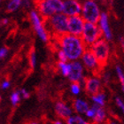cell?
Returning <instances> with one entry per match:
<instances>
[{"mask_svg": "<svg viewBox=\"0 0 124 124\" xmlns=\"http://www.w3.org/2000/svg\"><path fill=\"white\" fill-rule=\"evenodd\" d=\"M30 20L34 29L36 30L37 36L44 42L47 43L50 40V34L47 32L45 26L43 22V19L41 20L39 13L36 11L32 10L30 12Z\"/></svg>", "mask_w": 124, "mask_h": 124, "instance_id": "6", "label": "cell"}, {"mask_svg": "<svg viewBox=\"0 0 124 124\" xmlns=\"http://www.w3.org/2000/svg\"><path fill=\"white\" fill-rule=\"evenodd\" d=\"M102 36H103L102 32H101L98 24L85 22L84 29H83L81 37L87 48L92 46L96 42H98L99 39L102 38Z\"/></svg>", "mask_w": 124, "mask_h": 124, "instance_id": "5", "label": "cell"}, {"mask_svg": "<svg viewBox=\"0 0 124 124\" xmlns=\"http://www.w3.org/2000/svg\"><path fill=\"white\" fill-rule=\"evenodd\" d=\"M55 112L57 115L61 119L67 120L70 116H72L73 111L67 104L62 102V101H58L55 105Z\"/></svg>", "mask_w": 124, "mask_h": 124, "instance_id": "13", "label": "cell"}, {"mask_svg": "<svg viewBox=\"0 0 124 124\" xmlns=\"http://www.w3.org/2000/svg\"><path fill=\"white\" fill-rule=\"evenodd\" d=\"M115 103H116L117 106L121 109V111H122V114H124V102H123V100H122L121 98H119V97H116V98H115Z\"/></svg>", "mask_w": 124, "mask_h": 124, "instance_id": "26", "label": "cell"}, {"mask_svg": "<svg viewBox=\"0 0 124 124\" xmlns=\"http://www.w3.org/2000/svg\"><path fill=\"white\" fill-rule=\"evenodd\" d=\"M29 124H38V123H36V122H31V123H29Z\"/></svg>", "mask_w": 124, "mask_h": 124, "instance_id": "35", "label": "cell"}, {"mask_svg": "<svg viewBox=\"0 0 124 124\" xmlns=\"http://www.w3.org/2000/svg\"><path fill=\"white\" fill-rule=\"evenodd\" d=\"M81 59L83 61V65L85 67L86 69L92 73L94 75H97L99 73V71L102 70L97 58L93 54V52H91L90 48H87V50L84 52Z\"/></svg>", "mask_w": 124, "mask_h": 124, "instance_id": "7", "label": "cell"}, {"mask_svg": "<svg viewBox=\"0 0 124 124\" xmlns=\"http://www.w3.org/2000/svg\"><path fill=\"white\" fill-rule=\"evenodd\" d=\"M58 67L60 70L61 74L64 76L68 77V75L70 74V70H71V64L70 63H67V62H58Z\"/></svg>", "mask_w": 124, "mask_h": 124, "instance_id": "19", "label": "cell"}, {"mask_svg": "<svg viewBox=\"0 0 124 124\" xmlns=\"http://www.w3.org/2000/svg\"><path fill=\"white\" fill-rule=\"evenodd\" d=\"M106 94L100 91V92L96 94V95L91 96V100L93 101L94 104L103 107L105 106V104H106Z\"/></svg>", "mask_w": 124, "mask_h": 124, "instance_id": "17", "label": "cell"}, {"mask_svg": "<svg viewBox=\"0 0 124 124\" xmlns=\"http://www.w3.org/2000/svg\"><path fill=\"white\" fill-rule=\"evenodd\" d=\"M48 2L55 12V13H63V6H64L63 0H48Z\"/></svg>", "mask_w": 124, "mask_h": 124, "instance_id": "16", "label": "cell"}, {"mask_svg": "<svg viewBox=\"0 0 124 124\" xmlns=\"http://www.w3.org/2000/svg\"><path fill=\"white\" fill-rule=\"evenodd\" d=\"M21 100V92L20 91H14L11 95V102L13 104V106H17Z\"/></svg>", "mask_w": 124, "mask_h": 124, "instance_id": "22", "label": "cell"}, {"mask_svg": "<svg viewBox=\"0 0 124 124\" xmlns=\"http://www.w3.org/2000/svg\"><path fill=\"white\" fill-rule=\"evenodd\" d=\"M98 27L102 32V36L104 39H106V41H110L113 38V33H112L111 28L109 25V19L107 13L105 12H102L98 21Z\"/></svg>", "mask_w": 124, "mask_h": 124, "instance_id": "12", "label": "cell"}, {"mask_svg": "<svg viewBox=\"0 0 124 124\" xmlns=\"http://www.w3.org/2000/svg\"><path fill=\"white\" fill-rule=\"evenodd\" d=\"M92 124H105V123H98V122H93Z\"/></svg>", "mask_w": 124, "mask_h": 124, "instance_id": "34", "label": "cell"}, {"mask_svg": "<svg viewBox=\"0 0 124 124\" xmlns=\"http://www.w3.org/2000/svg\"><path fill=\"white\" fill-rule=\"evenodd\" d=\"M45 22L48 24L51 34L55 36V37L67 34L68 17L63 13H55L51 18L46 20Z\"/></svg>", "mask_w": 124, "mask_h": 124, "instance_id": "2", "label": "cell"}, {"mask_svg": "<svg viewBox=\"0 0 124 124\" xmlns=\"http://www.w3.org/2000/svg\"><path fill=\"white\" fill-rule=\"evenodd\" d=\"M120 44H121L122 50H124V37H122V36L120 37Z\"/></svg>", "mask_w": 124, "mask_h": 124, "instance_id": "30", "label": "cell"}, {"mask_svg": "<svg viewBox=\"0 0 124 124\" xmlns=\"http://www.w3.org/2000/svg\"><path fill=\"white\" fill-rule=\"evenodd\" d=\"M57 55H58V59H59V61L60 62H67V60H67V55L65 54V52H63L61 49L58 51Z\"/></svg>", "mask_w": 124, "mask_h": 124, "instance_id": "25", "label": "cell"}, {"mask_svg": "<svg viewBox=\"0 0 124 124\" xmlns=\"http://www.w3.org/2000/svg\"><path fill=\"white\" fill-rule=\"evenodd\" d=\"M10 87V82L9 81H5V82H3L2 84H1V88L3 90H5V89H8Z\"/></svg>", "mask_w": 124, "mask_h": 124, "instance_id": "29", "label": "cell"}, {"mask_svg": "<svg viewBox=\"0 0 124 124\" xmlns=\"http://www.w3.org/2000/svg\"><path fill=\"white\" fill-rule=\"evenodd\" d=\"M106 120V112L102 106H98L96 115L94 117V122H98V123H104Z\"/></svg>", "mask_w": 124, "mask_h": 124, "instance_id": "15", "label": "cell"}, {"mask_svg": "<svg viewBox=\"0 0 124 124\" xmlns=\"http://www.w3.org/2000/svg\"><path fill=\"white\" fill-rule=\"evenodd\" d=\"M115 70H116L117 76H118V79H119L120 83H121L122 90L124 92V73H123V70L122 69V67H120V66H116Z\"/></svg>", "mask_w": 124, "mask_h": 124, "instance_id": "21", "label": "cell"}, {"mask_svg": "<svg viewBox=\"0 0 124 124\" xmlns=\"http://www.w3.org/2000/svg\"><path fill=\"white\" fill-rule=\"evenodd\" d=\"M70 89H71V92H72L74 95H79L81 92L80 83H73Z\"/></svg>", "mask_w": 124, "mask_h": 124, "instance_id": "24", "label": "cell"}, {"mask_svg": "<svg viewBox=\"0 0 124 124\" xmlns=\"http://www.w3.org/2000/svg\"><path fill=\"white\" fill-rule=\"evenodd\" d=\"M8 52V50L6 48H2V49H0V59H3V58H5Z\"/></svg>", "mask_w": 124, "mask_h": 124, "instance_id": "27", "label": "cell"}, {"mask_svg": "<svg viewBox=\"0 0 124 124\" xmlns=\"http://www.w3.org/2000/svg\"><path fill=\"white\" fill-rule=\"evenodd\" d=\"M8 22V20L7 19H3L0 21V26H3V25H5V24Z\"/></svg>", "mask_w": 124, "mask_h": 124, "instance_id": "31", "label": "cell"}, {"mask_svg": "<svg viewBox=\"0 0 124 124\" xmlns=\"http://www.w3.org/2000/svg\"><path fill=\"white\" fill-rule=\"evenodd\" d=\"M56 42L60 45V49L67 55V60L75 61L82 58L87 47L83 43L81 36L65 34L56 37Z\"/></svg>", "mask_w": 124, "mask_h": 124, "instance_id": "1", "label": "cell"}, {"mask_svg": "<svg viewBox=\"0 0 124 124\" xmlns=\"http://www.w3.org/2000/svg\"><path fill=\"white\" fill-rule=\"evenodd\" d=\"M36 52H35V50L34 48L30 50V52H29V64H30V67L32 68L35 67L36 66Z\"/></svg>", "mask_w": 124, "mask_h": 124, "instance_id": "23", "label": "cell"}, {"mask_svg": "<svg viewBox=\"0 0 124 124\" xmlns=\"http://www.w3.org/2000/svg\"><path fill=\"white\" fill-rule=\"evenodd\" d=\"M100 15V9L95 0H86L83 2L81 16L85 22L98 24Z\"/></svg>", "mask_w": 124, "mask_h": 124, "instance_id": "4", "label": "cell"}, {"mask_svg": "<svg viewBox=\"0 0 124 124\" xmlns=\"http://www.w3.org/2000/svg\"><path fill=\"white\" fill-rule=\"evenodd\" d=\"M0 101H1V98H0Z\"/></svg>", "mask_w": 124, "mask_h": 124, "instance_id": "36", "label": "cell"}, {"mask_svg": "<svg viewBox=\"0 0 124 124\" xmlns=\"http://www.w3.org/2000/svg\"><path fill=\"white\" fill-rule=\"evenodd\" d=\"M1 1H2V0H0V2H1Z\"/></svg>", "mask_w": 124, "mask_h": 124, "instance_id": "37", "label": "cell"}, {"mask_svg": "<svg viewBox=\"0 0 124 124\" xmlns=\"http://www.w3.org/2000/svg\"><path fill=\"white\" fill-rule=\"evenodd\" d=\"M85 25V21L81 15L68 17L67 22V33L73 36H81Z\"/></svg>", "mask_w": 124, "mask_h": 124, "instance_id": "8", "label": "cell"}, {"mask_svg": "<svg viewBox=\"0 0 124 124\" xmlns=\"http://www.w3.org/2000/svg\"><path fill=\"white\" fill-rule=\"evenodd\" d=\"M84 83V90L90 96H94L100 92L101 81L97 75L85 77L83 81Z\"/></svg>", "mask_w": 124, "mask_h": 124, "instance_id": "9", "label": "cell"}, {"mask_svg": "<svg viewBox=\"0 0 124 124\" xmlns=\"http://www.w3.org/2000/svg\"><path fill=\"white\" fill-rule=\"evenodd\" d=\"M73 108L77 114H85L86 112L88 111L90 108L88 102H86L83 99L81 98H75V100L73 101Z\"/></svg>", "mask_w": 124, "mask_h": 124, "instance_id": "14", "label": "cell"}, {"mask_svg": "<svg viewBox=\"0 0 124 124\" xmlns=\"http://www.w3.org/2000/svg\"><path fill=\"white\" fill-rule=\"evenodd\" d=\"M20 92H21V95L22 96V98H29V93L25 89H22V90H21V91H20Z\"/></svg>", "mask_w": 124, "mask_h": 124, "instance_id": "28", "label": "cell"}, {"mask_svg": "<svg viewBox=\"0 0 124 124\" xmlns=\"http://www.w3.org/2000/svg\"><path fill=\"white\" fill-rule=\"evenodd\" d=\"M83 9V4L79 0H64L63 13L67 17L81 15Z\"/></svg>", "mask_w": 124, "mask_h": 124, "instance_id": "10", "label": "cell"}, {"mask_svg": "<svg viewBox=\"0 0 124 124\" xmlns=\"http://www.w3.org/2000/svg\"><path fill=\"white\" fill-rule=\"evenodd\" d=\"M90 49L97 58L100 67L103 69L107 64L110 57V46L108 42L106 39L101 38L98 42H96L92 46L90 47Z\"/></svg>", "mask_w": 124, "mask_h": 124, "instance_id": "3", "label": "cell"}, {"mask_svg": "<svg viewBox=\"0 0 124 124\" xmlns=\"http://www.w3.org/2000/svg\"><path fill=\"white\" fill-rule=\"evenodd\" d=\"M71 70L68 75L69 80L72 83H80L83 81V65L78 60L72 61L71 63Z\"/></svg>", "mask_w": 124, "mask_h": 124, "instance_id": "11", "label": "cell"}, {"mask_svg": "<svg viewBox=\"0 0 124 124\" xmlns=\"http://www.w3.org/2000/svg\"><path fill=\"white\" fill-rule=\"evenodd\" d=\"M53 124H63V123H62L60 121H56V122H54V123Z\"/></svg>", "mask_w": 124, "mask_h": 124, "instance_id": "32", "label": "cell"}, {"mask_svg": "<svg viewBox=\"0 0 124 124\" xmlns=\"http://www.w3.org/2000/svg\"><path fill=\"white\" fill-rule=\"evenodd\" d=\"M67 124H91L79 115H72L66 120Z\"/></svg>", "mask_w": 124, "mask_h": 124, "instance_id": "18", "label": "cell"}, {"mask_svg": "<svg viewBox=\"0 0 124 124\" xmlns=\"http://www.w3.org/2000/svg\"><path fill=\"white\" fill-rule=\"evenodd\" d=\"M109 124H117V123H115V122H110Z\"/></svg>", "mask_w": 124, "mask_h": 124, "instance_id": "33", "label": "cell"}, {"mask_svg": "<svg viewBox=\"0 0 124 124\" xmlns=\"http://www.w3.org/2000/svg\"><path fill=\"white\" fill-rule=\"evenodd\" d=\"M22 1L23 0H10L7 5V12L13 13V12L16 11L21 6V5L22 4Z\"/></svg>", "mask_w": 124, "mask_h": 124, "instance_id": "20", "label": "cell"}]
</instances>
